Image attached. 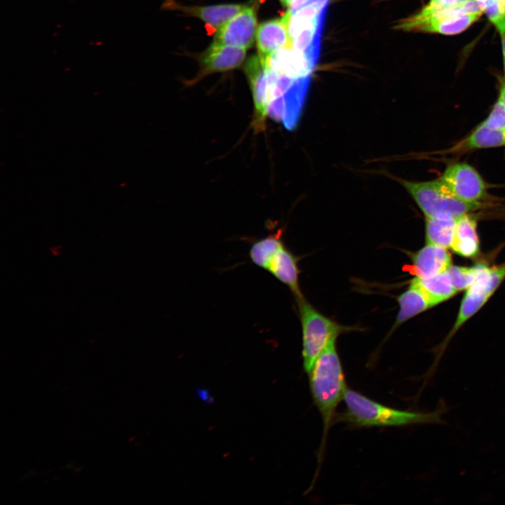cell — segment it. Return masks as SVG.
I'll use <instances>...</instances> for the list:
<instances>
[{
  "mask_svg": "<svg viewBox=\"0 0 505 505\" xmlns=\"http://www.w3.org/2000/svg\"><path fill=\"white\" fill-rule=\"evenodd\" d=\"M344 401L345 410L338 420L356 427L405 426L417 424H443V404L432 412L399 410L375 401L361 393L347 389Z\"/></svg>",
  "mask_w": 505,
  "mask_h": 505,
  "instance_id": "cell-1",
  "label": "cell"
},
{
  "mask_svg": "<svg viewBox=\"0 0 505 505\" xmlns=\"http://www.w3.org/2000/svg\"><path fill=\"white\" fill-rule=\"evenodd\" d=\"M336 339L333 337L328 342L308 372L312 398L323 424L321 449L329 429L336 421L337 408L344 400L348 389L336 348Z\"/></svg>",
  "mask_w": 505,
  "mask_h": 505,
  "instance_id": "cell-2",
  "label": "cell"
},
{
  "mask_svg": "<svg viewBox=\"0 0 505 505\" xmlns=\"http://www.w3.org/2000/svg\"><path fill=\"white\" fill-rule=\"evenodd\" d=\"M483 14L476 0H429L419 12L398 27L408 31L443 35L460 34Z\"/></svg>",
  "mask_w": 505,
  "mask_h": 505,
  "instance_id": "cell-3",
  "label": "cell"
},
{
  "mask_svg": "<svg viewBox=\"0 0 505 505\" xmlns=\"http://www.w3.org/2000/svg\"><path fill=\"white\" fill-rule=\"evenodd\" d=\"M400 183L412 197L425 217H450L456 220L482 206L458 198L440 177L424 182L402 180Z\"/></svg>",
  "mask_w": 505,
  "mask_h": 505,
  "instance_id": "cell-4",
  "label": "cell"
},
{
  "mask_svg": "<svg viewBox=\"0 0 505 505\" xmlns=\"http://www.w3.org/2000/svg\"><path fill=\"white\" fill-rule=\"evenodd\" d=\"M297 302L302 323L303 366L308 374L328 342L349 328L320 313L303 296L297 297Z\"/></svg>",
  "mask_w": 505,
  "mask_h": 505,
  "instance_id": "cell-5",
  "label": "cell"
},
{
  "mask_svg": "<svg viewBox=\"0 0 505 505\" xmlns=\"http://www.w3.org/2000/svg\"><path fill=\"white\" fill-rule=\"evenodd\" d=\"M458 198L480 203L487 197V186L480 173L466 163L449 164L440 177Z\"/></svg>",
  "mask_w": 505,
  "mask_h": 505,
  "instance_id": "cell-6",
  "label": "cell"
},
{
  "mask_svg": "<svg viewBox=\"0 0 505 505\" xmlns=\"http://www.w3.org/2000/svg\"><path fill=\"white\" fill-rule=\"evenodd\" d=\"M310 76L296 79L290 89L281 97L269 102L267 115L292 130L300 119L307 95Z\"/></svg>",
  "mask_w": 505,
  "mask_h": 505,
  "instance_id": "cell-7",
  "label": "cell"
},
{
  "mask_svg": "<svg viewBox=\"0 0 505 505\" xmlns=\"http://www.w3.org/2000/svg\"><path fill=\"white\" fill-rule=\"evenodd\" d=\"M257 30L255 5H248L216 32L213 43L248 49L254 43Z\"/></svg>",
  "mask_w": 505,
  "mask_h": 505,
  "instance_id": "cell-8",
  "label": "cell"
},
{
  "mask_svg": "<svg viewBox=\"0 0 505 505\" xmlns=\"http://www.w3.org/2000/svg\"><path fill=\"white\" fill-rule=\"evenodd\" d=\"M290 17L291 14L288 11L282 18L266 21L258 26L257 46L258 55L264 65L267 58L276 50L292 48L289 33Z\"/></svg>",
  "mask_w": 505,
  "mask_h": 505,
  "instance_id": "cell-9",
  "label": "cell"
},
{
  "mask_svg": "<svg viewBox=\"0 0 505 505\" xmlns=\"http://www.w3.org/2000/svg\"><path fill=\"white\" fill-rule=\"evenodd\" d=\"M254 103L252 127L257 132L264 129L267 115L266 69L259 55L249 58L244 66Z\"/></svg>",
  "mask_w": 505,
  "mask_h": 505,
  "instance_id": "cell-10",
  "label": "cell"
},
{
  "mask_svg": "<svg viewBox=\"0 0 505 505\" xmlns=\"http://www.w3.org/2000/svg\"><path fill=\"white\" fill-rule=\"evenodd\" d=\"M408 271L417 278H428L446 271L452 266L447 248L427 243L412 254Z\"/></svg>",
  "mask_w": 505,
  "mask_h": 505,
  "instance_id": "cell-11",
  "label": "cell"
},
{
  "mask_svg": "<svg viewBox=\"0 0 505 505\" xmlns=\"http://www.w3.org/2000/svg\"><path fill=\"white\" fill-rule=\"evenodd\" d=\"M325 15V13L313 20L289 24L292 48L303 53L315 65L319 57Z\"/></svg>",
  "mask_w": 505,
  "mask_h": 505,
  "instance_id": "cell-12",
  "label": "cell"
},
{
  "mask_svg": "<svg viewBox=\"0 0 505 505\" xmlns=\"http://www.w3.org/2000/svg\"><path fill=\"white\" fill-rule=\"evenodd\" d=\"M245 52L244 48L212 43L201 57L198 78L237 68L243 63Z\"/></svg>",
  "mask_w": 505,
  "mask_h": 505,
  "instance_id": "cell-13",
  "label": "cell"
},
{
  "mask_svg": "<svg viewBox=\"0 0 505 505\" xmlns=\"http://www.w3.org/2000/svg\"><path fill=\"white\" fill-rule=\"evenodd\" d=\"M164 6L200 18L209 34L217 32L227 22L242 11L248 4H220L207 6H184L169 0Z\"/></svg>",
  "mask_w": 505,
  "mask_h": 505,
  "instance_id": "cell-14",
  "label": "cell"
},
{
  "mask_svg": "<svg viewBox=\"0 0 505 505\" xmlns=\"http://www.w3.org/2000/svg\"><path fill=\"white\" fill-rule=\"evenodd\" d=\"M303 53L293 48H283L271 54L265 62V68L293 79L310 76L315 67Z\"/></svg>",
  "mask_w": 505,
  "mask_h": 505,
  "instance_id": "cell-15",
  "label": "cell"
},
{
  "mask_svg": "<svg viewBox=\"0 0 505 505\" xmlns=\"http://www.w3.org/2000/svg\"><path fill=\"white\" fill-rule=\"evenodd\" d=\"M266 270L286 285L296 298L302 296L299 285L297 259L285 245L271 257Z\"/></svg>",
  "mask_w": 505,
  "mask_h": 505,
  "instance_id": "cell-16",
  "label": "cell"
},
{
  "mask_svg": "<svg viewBox=\"0 0 505 505\" xmlns=\"http://www.w3.org/2000/svg\"><path fill=\"white\" fill-rule=\"evenodd\" d=\"M503 146H505V130L493 128L483 121L450 151L462 152Z\"/></svg>",
  "mask_w": 505,
  "mask_h": 505,
  "instance_id": "cell-17",
  "label": "cell"
},
{
  "mask_svg": "<svg viewBox=\"0 0 505 505\" xmlns=\"http://www.w3.org/2000/svg\"><path fill=\"white\" fill-rule=\"evenodd\" d=\"M452 250L459 255L472 257L479 251L477 222L475 218L465 214L456 219L454 237Z\"/></svg>",
  "mask_w": 505,
  "mask_h": 505,
  "instance_id": "cell-18",
  "label": "cell"
},
{
  "mask_svg": "<svg viewBox=\"0 0 505 505\" xmlns=\"http://www.w3.org/2000/svg\"><path fill=\"white\" fill-rule=\"evenodd\" d=\"M398 303L399 309L394 327L435 306L426 294L413 281L398 297Z\"/></svg>",
  "mask_w": 505,
  "mask_h": 505,
  "instance_id": "cell-19",
  "label": "cell"
},
{
  "mask_svg": "<svg viewBox=\"0 0 505 505\" xmlns=\"http://www.w3.org/2000/svg\"><path fill=\"white\" fill-rule=\"evenodd\" d=\"M412 281L426 294L435 306L450 299L457 292L446 271L428 278L415 277Z\"/></svg>",
  "mask_w": 505,
  "mask_h": 505,
  "instance_id": "cell-20",
  "label": "cell"
},
{
  "mask_svg": "<svg viewBox=\"0 0 505 505\" xmlns=\"http://www.w3.org/2000/svg\"><path fill=\"white\" fill-rule=\"evenodd\" d=\"M456 227V220L450 217H426L427 243L445 248L451 247Z\"/></svg>",
  "mask_w": 505,
  "mask_h": 505,
  "instance_id": "cell-21",
  "label": "cell"
},
{
  "mask_svg": "<svg viewBox=\"0 0 505 505\" xmlns=\"http://www.w3.org/2000/svg\"><path fill=\"white\" fill-rule=\"evenodd\" d=\"M283 245L280 231L269 235L252 243L249 252L250 260L255 264L266 270L271 257Z\"/></svg>",
  "mask_w": 505,
  "mask_h": 505,
  "instance_id": "cell-22",
  "label": "cell"
},
{
  "mask_svg": "<svg viewBox=\"0 0 505 505\" xmlns=\"http://www.w3.org/2000/svg\"><path fill=\"white\" fill-rule=\"evenodd\" d=\"M485 266L484 264H477L471 267L451 266L446 273L453 287L458 292L469 288Z\"/></svg>",
  "mask_w": 505,
  "mask_h": 505,
  "instance_id": "cell-23",
  "label": "cell"
},
{
  "mask_svg": "<svg viewBox=\"0 0 505 505\" xmlns=\"http://www.w3.org/2000/svg\"><path fill=\"white\" fill-rule=\"evenodd\" d=\"M500 36L505 34V0H476Z\"/></svg>",
  "mask_w": 505,
  "mask_h": 505,
  "instance_id": "cell-24",
  "label": "cell"
},
{
  "mask_svg": "<svg viewBox=\"0 0 505 505\" xmlns=\"http://www.w3.org/2000/svg\"><path fill=\"white\" fill-rule=\"evenodd\" d=\"M484 121L493 128L505 130V104L497 99Z\"/></svg>",
  "mask_w": 505,
  "mask_h": 505,
  "instance_id": "cell-25",
  "label": "cell"
},
{
  "mask_svg": "<svg viewBox=\"0 0 505 505\" xmlns=\"http://www.w3.org/2000/svg\"><path fill=\"white\" fill-rule=\"evenodd\" d=\"M309 1V0H293L291 5L290 6L288 11L290 13L291 15L293 14L299 8L303 7Z\"/></svg>",
  "mask_w": 505,
  "mask_h": 505,
  "instance_id": "cell-26",
  "label": "cell"
},
{
  "mask_svg": "<svg viewBox=\"0 0 505 505\" xmlns=\"http://www.w3.org/2000/svg\"><path fill=\"white\" fill-rule=\"evenodd\" d=\"M198 395L201 398V399H203V400L208 403H210L213 400L208 391L203 389H201V391H198Z\"/></svg>",
  "mask_w": 505,
  "mask_h": 505,
  "instance_id": "cell-27",
  "label": "cell"
},
{
  "mask_svg": "<svg viewBox=\"0 0 505 505\" xmlns=\"http://www.w3.org/2000/svg\"><path fill=\"white\" fill-rule=\"evenodd\" d=\"M501 37V46H502V53H503V59H504V83H505V34Z\"/></svg>",
  "mask_w": 505,
  "mask_h": 505,
  "instance_id": "cell-28",
  "label": "cell"
},
{
  "mask_svg": "<svg viewBox=\"0 0 505 505\" xmlns=\"http://www.w3.org/2000/svg\"><path fill=\"white\" fill-rule=\"evenodd\" d=\"M497 99H499L505 104V83H503V85L501 86Z\"/></svg>",
  "mask_w": 505,
  "mask_h": 505,
  "instance_id": "cell-29",
  "label": "cell"
},
{
  "mask_svg": "<svg viewBox=\"0 0 505 505\" xmlns=\"http://www.w3.org/2000/svg\"><path fill=\"white\" fill-rule=\"evenodd\" d=\"M280 1L281 2V4H282L284 6H289V7H290V6L291 5V4H292V2L293 1V0H280Z\"/></svg>",
  "mask_w": 505,
  "mask_h": 505,
  "instance_id": "cell-30",
  "label": "cell"
},
{
  "mask_svg": "<svg viewBox=\"0 0 505 505\" xmlns=\"http://www.w3.org/2000/svg\"><path fill=\"white\" fill-rule=\"evenodd\" d=\"M264 1H265V0H259L260 3H263Z\"/></svg>",
  "mask_w": 505,
  "mask_h": 505,
  "instance_id": "cell-31",
  "label": "cell"
}]
</instances>
